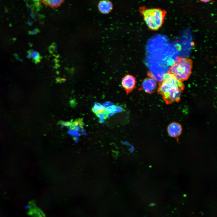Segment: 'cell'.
I'll use <instances>...</instances> for the list:
<instances>
[{
  "label": "cell",
  "mask_w": 217,
  "mask_h": 217,
  "mask_svg": "<svg viewBox=\"0 0 217 217\" xmlns=\"http://www.w3.org/2000/svg\"><path fill=\"white\" fill-rule=\"evenodd\" d=\"M137 81L136 78L133 75L127 74L122 78L121 85L128 95L136 87Z\"/></svg>",
  "instance_id": "277c9868"
},
{
  "label": "cell",
  "mask_w": 217,
  "mask_h": 217,
  "mask_svg": "<svg viewBox=\"0 0 217 217\" xmlns=\"http://www.w3.org/2000/svg\"><path fill=\"white\" fill-rule=\"evenodd\" d=\"M157 86V82L152 77H148L143 80L139 90L151 94L155 91Z\"/></svg>",
  "instance_id": "5b68a950"
},
{
  "label": "cell",
  "mask_w": 217,
  "mask_h": 217,
  "mask_svg": "<svg viewBox=\"0 0 217 217\" xmlns=\"http://www.w3.org/2000/svg\"><path fill=\"white\" fill-rule=\"evenodd\" d=\"M140 11L148 27L151 29L157 30L162 26L166 11L160 8H146L142 7Z\"/></svg>",
  "instance_id": "7a4b0ae2"
},
{
  "label": "cell",
  "mask_w": 217,
  "mask_h": 217,
  "mask_svg": "<svg viewBox=\"0 0 217 217\" xmlns=\"http://www.w3.org/2000/svg\"><path fill=\"white\" fill-rule=\"evenodd\" d=\"M156 205V203H152L149 205V206H153Z\"/></svg>",
  "instance_id": "7c38bea8"
},
{
  "label": "cell",
  "mask_w": 217,
  "mask_h": 217,
  "mask_svg": "<svg viewBox=\"0 0 217 217\" xmlns=\"http://www.w3.org/2000/svg\"><path fill=\"white\" fill-rule=\"evenodd\" d=\"M105 110L103 105L97 102L95 103L92 108V112L96 114L102 112Z\"/></svg>",
  "instance_id": "30bf717a"
},
{
  "label": "cell",
  "mask_w": 217,
  "mask_h": 217,
  "mask_svg": "<svg viewBox=\"0 0 217 217\" xmlns=\"http://www.w3.org/2000/svg\"><path fill=\"white\" fill-rule=\"evenodd\" d=\"M182 130L181 125L175 122L170 123L167 127V131L169 135L173 137H177L180 136Z\"/></svg>",
  "instance_id": "8992f818"
},
{
  "label": "cell",
  "mask_w": 217,
  "mask_h": 217,
  "mask_svg": "<svg viewBox=\"0 0 217 217\" xmlns=\"http://www.w3.org/2000/svg\"><path fill=\"white\" fill-rule=\"evenodd\" d=\"M112 4L109 1L102 0L99 3V9L102 13L106 14L109 12L112 9Z\"/></svg>",
  "instance_id": "52a82bcc"
},
{
  "label": "cell",
  "mask_w": 217,
  "mask_h": 217,
  "mask_svg": "<svg viewBox=\"0 0 217 217\" xmlns=\"http://www.w3.org/2000/svg\"><path fill=\"white\" fill-rule=\"evenodd\" d=\"M201 2H206L210 1V0H201Z\"/></svg>",
  "instance_id": "4fadbf2b"
},
{
  "label": "cell",
  "mask_w": 217,
  "mask_h": 217,
  "mask_svg": "<svg viewBox=\"0 0 217 217\" xmlns=\"http://www.w3.org/2000/svg\"><path fill=\"white\" fill-rule=\"evenodd\" d=\"M108 114L106 109L102 112L96 114V115L99 118L100 121L102 122L108 117Z\"/></svg>",
  "instance_id": "8fae6325"
},
{
  "label": "cell",
  "mask_w": 217,
  "mask_h": 217,
  "mask_svg": "<svg viewBox=\"0 0 217 217\" xmlns=\"http://www.w3.org/2000/svg\"><path fill=\"white\" fill-rule=\"evenodd\" d=\"M27 57L30 58H32L36 63L39 62L41 59V57L39 53L32 50H30L28 51Z\"/></svg>",
  "instance_id": "9c48e42d"
},
{
  "label": "cell",
  "mask_w": 217,
  "mask_h": 217,
  "mask_svg": "<svg viewBox=\"0 0 217 217\" xmlns=\"http://www.w3.org/2000/svg\"><path fill=\"white\" fill-rule=\"evenodd\" d=\"M183 196L184 197H187V195H186V194H184L183 195Z\"/></svg>",
  "instance_id": "5bb4252c"
},
{
  "label": "cell",
  "mask_w": 217,
  "mask_h": 217,
  "mask_svg": "<svg viewBox=\"0 0 217 217\" xmlns=\"http://www.w3.org/2000/svg\"><path fill=\"white\" fill-rule=\"evenodd\" d=\"M184 88L182 82L176 79L169 71L164 75L157 91L165 103L168 104L179 101Z\"/></svg>",
  "instance_id": "6da1fadb"
},
{
  "label": "cell",
  "mask_w": 217,
  "mask_h": 217,
  "mask_svg": "<svg viewBox=\"0 0 217 217\" xmlns=\"http://www.w3.org/2000/svg\"><path fill=\"white\" fill-rule=\"evenodd\" d=\"M63 2V0H46L42 1V3L45 5L52 8H56L60 6Z\"/></svg>",
  "instance_id": "ba28073f"
},
{
  "label": "cell",
  "mask_w": 217,
  "mask_h": 217,
  "mask_svg": "<svg viewBox=\"0 0 217 217\" xmlns=\"http://www.w3.org/2000/svg\"><path fill=\"white\" fill-rule=\"evenodd\" d=\"M193 62L182 57L177 58L170 68V72L178 80L182 82L188 79L191 73Z\"/></svg>",
  "instance_id": "3957f363"
}]
</instances>
